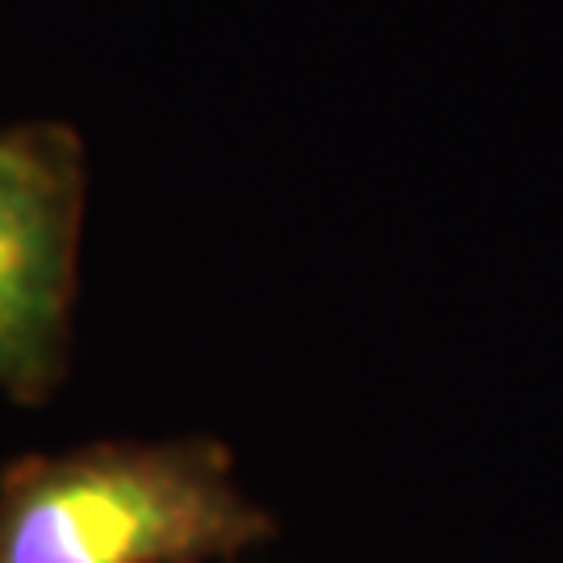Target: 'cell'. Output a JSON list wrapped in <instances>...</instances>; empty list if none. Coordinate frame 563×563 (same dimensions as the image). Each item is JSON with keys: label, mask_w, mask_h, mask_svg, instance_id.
Wrapping results in <instances>:
<instances>
[{"label": "cell", "mask_w": 563, "mask_h": 563, "mask_svg": "<svg viewBox=\"0 0 563 563\" xmlns=\"http://www.w3.org/2000/svg\"><path fill=\"white\" fill-rule=\"evenodd\" d=\"M222 443H97L0 476V563H213L272 539Z\"/></svg>", "instance_id": "1"}, {"label": "cell", "mask_w": 563, "mask_h": 563, "mask_svg": "<svg viewBox=\"0 0 563 563\" xmlns=\"http://www.w3.org/2000/svg\"><path fill=\"white\" fill-rule=\"evenodd\" d=\"M84 151L59 125L0 130V384L42 401L63 372Z\"/></svg>", "instance_id": "2"}]
</instances>
